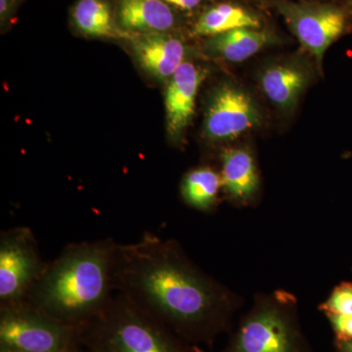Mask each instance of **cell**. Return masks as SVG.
Here are the masks:
<instances>
[{
  "label": "cell",
  "mask_w": 352,
  "mask_h": 352,
  "mask_svg": "<svg viewBox=\"0 0 352 352\" xmlns=\"http://www.w3.org/2000/svg\"><path fill=\"white\" fill-rule=\"evenodd\" d=\"M113 288L191 344L212 346L232 330L238 300L195 265L175 241L145 232L118 244Z\"/></svg>",
  "instance_id": "1"
},
{
  "label": "cell",
  "mask_w": 352,
  "mask_h": 352,
  "mask_svg": "<svg viewBox=\"0 0 352 352\" xmlns=\"http://www.w3.org/2000/svg\"><path fill=\"white\" fill-rule=\"evenodd\" d=\"M261 113L251 95L233 85L220 87L208 105L205 132L208 138L231 141L261 124Z\"/></svg>",
  "instance_id": "8"
},
{
  "label": "cell",
  "mask_w": 352,
  "mask_h": 352,
  "mask_svg": "<svg viewBox=\"0 0 352 352\" xmlns=\"http://www.w3.org/2000/svg\"><path fill=\"white\" fill-rule=\"evenodd\" d=\"M258 16L231 3H220L207 9L194 25L196 36H212L242 28L261 29Z\"/></svg>",
  "instance_id": "16"
},
{
  "label": "cell",
  "mask_w": 352,
  "mask_h": 352,
  "mask_svg": "<svg viewBox=\"0 0 352 352\" xmlns=\"http://www.w3.org/2000/svg\"><path fill=\"white\" fill-rule=\"evenodd\" d=\"M133 38L139 63L157 78H170L184 63V44L168 32L138 34Z\"/></svg>",
  "instance_id": "10"
},
{
  "label": "cell",
  "mask_w": 352,
  "mask_h": 352,
  "mask_svg": "<svg viewBox=\"0 0 352 352\" xmlns=\"http://www.w3.org/2000/svg\"><path fill=\"white\" fill-rule=\"evenodd\" d=\"M222 186L237 201L245 203L254 198L259 179L251 153L245 149H227L222 153Z\"/></svg>",
  "instance_id": "13"
},
{
  "label": "cell",
  "mask_w": 352,
  "mask_h": 352,
  "mask_svg": "<svg viewBox=\"0 0 352 352\" xmlns=\"http://www.w3.org/2000/svg\"><path fill=\"white\" fill-rule=\"evenodd\" d=\"M219 352L312 351L298 320L295 298L277 292L256 300Z\"/></svg>",
  "instance_id": "4"
},
{
  "label": "cell",
  "mask_w": 352,
  "mask_h": 352,
  "mask_svg": "<svg viewBox=\"0 0 352 352\" xmlns=\"http://www.w3.org/2000/svg\"><path fill=\"white\" fill-rule=\"evenodd\" d=\"M16 0H0V17L1 22H6L15 10Z\"/></svg>",
  "instance_id": "20"
},
{
  "label": "cell",
  "mask_w": 352,
  "mask_h": 352,
  "mask_svg": "<svg viewBox=\"0 0 352 352\" xmlns=\"http://www.w3.org/2000/svg\"><path fill=\"white\" fill-rule=\"evenodd\" d=\"M274 41L270 32L242 28L212 36L207 46L214 56L231 63H240L259 52Z\"/></svg>",
  "instance_id": "14"
},
{
  "label": "cell",
  "mask_w": 352,
  "mask_h": 352,
  "mask_svg": "<svg viewBox=\"0 0 352 352\" xmlns=\"http://www.w3.org/2000/svg\"><path fill=\"white\" fill-rule=\"evenodd\" d=\"M205 78V72L184 62L168 78L166 92V129L168 135L177 138L188 126L195 111L197 94Z\"/></svg>",
  "instance_id": "9"
},
{
  "label": "cell",
  "mask_w": 352,
  "mask_h": 352,
  "mask_svg": "<svg viewBox=\"0 0 352 352\" xmlns=\"http://www.w3.org/2000/svg\"><path fill=\"white\" fill-rule=\"evenodd\" d=\"M164 1L183 10H192L201 3V0H164Z\"/></svg>",
  "instance_id": "21"
},
{
  "label": "cell",
  "mask_w": 352,
  "mask_h": 352,
  "mask_svg": "<svg viewBox=\"0 0 352 352\" xmlns=\"http://www.w3.org/2000/svg\"><path fill=\"white\" fill-rule=\"evenodd\" d=\"M117 19L131 34L168 32L175 25V14L164 0H118Z\"/></svg>",
  "instance_id": "12"
},
{
  "label": "cell",
  "mask_w": 352,
  "mask_h": 352,
  "mask_svg": "<svg viewBox=\"0 0 352 352\" xmlns=\"http://www.w3.org/2000/svg\"><path fill=\"white\" fill-rule=\"evenodd\" d=\"M277 7L289 30L319 64L326 50L346 29V15L335 6L279 1Z\"/></svg>",
  "instance_id": "7"
},
{
  "label": "cell",
  "mask_w": 352,
  "mask_h": 352,
  "mask_svg": "<svg viewBox=\"0 0 352 352\" xmlns=\"http://www.w3.org/2000/svg\"><path fill=\"white\" fill-rule=\"evenodd\" d=\"M221 187V175L212 168H200L185 176L182 193L183 199L191 207L210 210L214 207Z\"/></svg>",
  "instance_id": "17"
},
{
  "label": "cell",
  "mask_w": 352,
  "mask_h": 352,
  "mask_svg": "<svg viewBox=\"0 0 352 352\" xmlns=\"http://www.w3.org/2000/svg\"><path fill=\"white\" fill-rule=\"evenodd\" d=\"M117 248L112 239L69 245L46 263L23 302L63 323L82 327L112 300Z\"/></svg>",
  "instance_id": "2"
},
{
  "label": "cell",
  "mask_w": 352,
  "mask_h": 352,
  "mask_svg": "<svg viewBox=\"0 0 352 352\" xmlns=\"http://www.w3.org/2000/svg\"><path fill=\"white\" fill-rule=\"evenodd\" d=\"M308 69L296 62L270 65L261 73L259 82L264 94L282 110L296 107L309 85Z\"/></svg>",
  "instance_id": "11"
},
{
  "label": "cell",
  "mask_w": 352,
  "mask_h": 352,
  "mask_svg": "<svg viewBox=\"0 0 352 352\" xmlns=\"http://www.w3.org/2000/svg\"><path fill=\"white\" fill-rule=\"evenodd\" d=\"M72 18L76 29L92 38H129V34L116 23L112 8L106 0H78Z\"/></svg>",
  "instance_id": "15"
},
{
  "label": "cell",
  "mask_w": 352,
  "mask_h": 352,
  "mask_svg": "<svg viewBox=\"0 0 352 352\" xmlns=\"http://www.w3.org/2000/svg\"><path fill=\"white\" fill-rule=\"evenodd\" d=\"M339 340H352V315H328Z\"/></svg>",
  "instance_id": "19"
},
{
  "label": "cell",
  "mask_w": 352,
  "mask_h": 352,
  "mask_svg": "<svg viewBox=\"0 0 352 352\" xmlns=\"http://www.w3.org/2000/svg\"><path fill=\"white\" fill-rule=\"evenodd\" d=\"M46 263L36 237L28 227H16L0 236V305L24 300Z\"/></svg>",
  "instance_id": "6"
},
{
  "label": "cell",
  "mask_w": 352,
  "mask_h": 352,
  "mask_svg": "<svg viewBox=\"0 0 352 352\" xmlns=\"http://www.w3.org/2000/svg\"><path fill=\"white\" fill-rule=\"evenodd\" d=\"M322 311L327 315H352V284L344 283L337 287L323 305Z\"/></svg>",
  "instance_id": "18"
},
{
  "label": "cell",
  "mask_w": 352,
  "mask_h": 352,
  "mask_svg": "<svg viewBox=\"0 0 352 352\" xmlns=\"http://www.w3.org/2000/svg\"><path fill=\"white\" fill-rule=\"evenodd\" d=\"M85 352H205L139 309L120 294L80 328Z\"/></svg>",
  "instance_id": "3"
},
{
  "label": "cell",
  "mask_w": 352,
  "mask_h": 352,
  "mask_svg": "<svg viewBox=\"0 0 352 352\" xmlns=\"http://www.w3.org/2000/svg\"><path fill=\"white\" fill-rule=\"evenodd\" d=\"M339 346L342 352H352V340H339Z\"/></svg>",
  "instance_id": "22"
},
{
  "label": "cell",
  "mask_w": 352,
  "mask_h": 352,
  "mask_svg": "<svg viewBox=\"0 0 352 352\" xmlns=\"http://www.w3.org/2000/svg\"><path fill=\"white\" fill-rule=\"evenodd\" d=\"M78 352H85V351H82V349H80V351H78Z\"/></svg>",
  "instance_id": "23"
},
{
  "label": "cell",
  "mask_w": 352,
  "mask_h": 352,
  "mask_svg": "<svg viewBox=\"0 0 352 352\" xmlns=\"http://www.w3.org/2000/svg\"><path fill=\"white\" fill-rule=\"evenodd\" d=\"M80 327L24 302L0 305V352H78Z\"/></svg>",
  "instance_id": "5"
}]
</instances>
